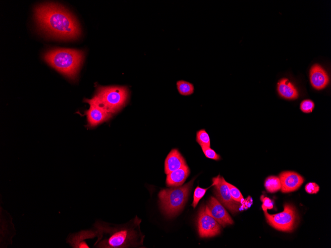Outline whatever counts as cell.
I'll use <instances>...</instances> for the list:
<instances>
[{
    "label": "cell",
    "mask_w": 331,
    "mask_h": 248,
    "mask_svg": "<svg viewBox=\"0 0 331 248\" xmlns=\"http://www.w3.org/2000/svg\"><path fill=\"white\" fill-rule=\"evenodd\" d=\"M34 15L39 27L55 37L74 40L81 34V29L75 17L62 6L45 3L36 6Z\"/></svg>",
    "instance_id": "obj_1"
},
{
    "label": "cell",
    "mask_w": 331,
    "mask_h": 248,
    "mask_svg": "<svg viewBox=\"0 0 331 248\" xmlns=\"http://www.w3.org/2000/svg\"><path fill=\"white\" fill-rule=\"evenodd\" d=\"M141 220L136 216L126 224L108 226L106 224H98L97 227L101 232L106 234V238L99 240V248H119L141 244L138 239H142L141 233H139V224Z\"/></svg>",
    "instance_id": "obj_2"
},
{
    "label": "cell",
    "mask_w": 331,
    "mask_h": 248,
    "mask_svg": "<svg viewBox=\"0 0 331 248\" xmlns=\"http://www.w3.org/2000/svg\"><path fill=\"white\" fill-rule=\"evenodd\" d=\"M84 57L83 50L64 48L50 50L43 55L46 62L72 81L77 77Z\"/></svg>",
    "instance_id": "obj_3"
},
{
    "label": "cell",
    "mask_w": 331,
    "mask_h": 248,
    "mask_svg": "<svg viewBox=\"0 0 331 248\" xmlns=\"http://www.w3.org/2000/svg\"><path fill=\"white\" fill-rule=\"evenodd\" d=\"M194 179L180 187L163 189L159 193L160 207L168 217L177 215L184 207L193 184Z\"/></svg>",
    "instance_id": "obj_4"
},
{
    "label": "cell",
    "mask_w": 331,
    "mask_h": 248,
    "mask_svg": "<svg viewBox=\"0 0 331 248\" xmlns=\"http://www.w3.org/2000/svg\"><path fill=\"white\" fill-rule=\"evenodd\" d=\"M128 96L126 87L98 86L93 97L113 114L126 104Z\"/></svg>",
    "instance_id": "obj_5"
},
{
    "label": "cell",
    "mask_w": 331,
    "mask_h": 248,
    "mask_svg": "<svg viewBox=\"0 0 331 248\" xmlns=\"http://www.w3.org/2000/svg\"><path fill=\"white\" fill-rule=\"evenodd\" d=\"M283 210L278 213L270 214L264 211L267 223L274 228L280 231L291 232L296 228L299 217L295 207L285 203Z\"/></svg>",
    "instance_id": "obj_6"
},
{
    "label": "cell",
    "mask_w": 331,
    "mask_h": 248,
    "mask_svg": "<svg viewBox=\"0 0 331 248\" xmlns=\"http://www.w3.org/2000/svg\"><path fill=\"white\" fill-rule=\"evenodd\" d=\"M215 186L214 193L217 199L232 213L237 212L240 206V202L234 200L232 198L227 182L223 177L219 175L213 178Z\"/></svg>",
    "instance_id": "obj_7"
},
{
    "label": "cell",
    "mask_w": 331,
    "mask_h": 248,
    "mask_svg": "<svg viewBox=\"0 0 331 248\" xmlns=\"http://www.w3.org/2000/svg\"><path fill=\"white\" fill-rule=\"evenodd\" d=\"M84 101L89 104L90 107L85 113L87 116V127H95L101 123L108 120L112 114L108 111L96 99H84Z\"/></svg>",
    "instance_id": "obj_8"
},
{
    "label": "cell",
    "mask_w": 331,
    "mask_h": 248,
    "mask_svg": "<svg viewBox=\"0 0 331 248\" xmlns=\"http://www.w3.org/2000/svg\"><path fill=\"white\" fill-rule=\"evenodd\" d=\"M197 226L200 237H212L221 233V225L212 216L206 213L203 205L199 210Z\"/></svg>",
    "instance_id": "obj_9"
},
{
    "label": "cell",
    "mask_w": 331,
    "mask_h": 248,
    "mask_svg": "<svg viewBox=\"0 0 331 248\" xmlns=\"http://www.w3.org/2000/svg\"><path fill=\"white\" fill-rule=\"evenodd\" d=\"M205 211L223 227L233 224V221L223 205L214 197H211L207 202Z\"/></svg>",
    "instance_id": "obj_10"
},
{
    "label": "cell",
    "mask_w": 331,
    "mask_h": 248,
    "mask_svg": "<svg viewBox=\"0 0 331 248\" xmlns=\"http://www.w3.org/2000/svg\"><path fill=\"white\" fill-rule=\"evenodd\" d=\"M280 184V190L283 193H290L297 190L304 181V178L293 171H283L278 176Z\"/></svg>",
    "instance_id": "obj_11"
},
{
    "label": "cell",
    "mask_w": 331,
    "mask_h": 248,
    "mask_svg": "<svg viewBox=\"0 0 331 248\" xmlns=\"http://www.w3.org/2000/svg\"><path fill=\"white\" fill-rule=\"evenodd\" d=\"M310 79L312 86L317 90L324 89L329 82L327 72L317 64H314L310 69Z\"/></svg>",
    "instance_id": "obj_12"
},
{
    "label": "cell",
    "mask_w": 331,
    "mask_h": 248,
    "mask_svg": "<svg viewBox=\"0 0 331 248\" xmlns=\"http://www.w3.org/2000/svg\"><path fill=\"white\" fill-rule=\"evenodd\" d=\"M186 165V161L179 151L177 149H172L165 159V173L168 174Z\"/></svg>",
    "instance_id": "obj_13"
},
{
    "label": "cell",
    "mask_w": 331,
    "mask_h": 248,
    "mask_svg": "<svg viewBox=\"0 0 331 248\" xmlns=\"http://www.w3.org/2000/svg\"><path fill=\"white\" fill-rule=\"evenodd\" d=\"M190 174L187 165L167 174L166 184L168 187H178L182 185Z\"/></svg>",
    "instance_id": "obj_14"
},
{
    "label": "cell",
    "mask_w": 331,
    "mask_h": 248,
    "mask_svg": "<svg viewBox=\"0 0 331 248\" xmlns=\"http://www.w3.org/2000/svg\"><path fill=\"white\" fill-rule=\"evenodd\" d=\"M277 90L279 95L286 99H294L298 97L295 86L286 78H283L277 83Z\"/></svg>",
    "instance_id": "obj_15"
},
{
    "label": "cell",
    "mask_w": 331,
    "mask_h": 248,
    "mask_svg": "<svg viewBox=\"0 0 331 248\" xmlns=\"http://www.w3.org/2000/svg\"><path fill=\"white\" fill-rule=\"evenodd\" d=\"M266 190L269 193H275L281 188V184L278 177L271 176L267 177L264 183Z\"/></svg>",
    "instance_id": "obj_16"
},
{
    "label": "cell",
    "mask_w": 331,
    "mask_h": 248,
    "mask_svg": "<svg viewBox=\"0 0 331 248\" xmlns=\"http://www.w3.org/2000/svg\"><path fill=\"white\" fill-rule=\"evenodd\" d=\"M176 86L178 93L182 96H190L194 92L193 84L184 80L177 81Z\"/></svg>",
    "instance_id": "obj_17"
},
{
    "label": "cell",
    "mask_w": 331,
    "mask_h": 248,
    "mask_svg": "<svg viewBox=\"0 0 331 248\" xmlns=\"http://www.w3.org/2000/svg\"><path fill=\"white\" fill-rule=\"evenodd\" d=\"M196 140L201 147H210V139L208 134L204 129H201L197 132Z\"/></svg>",
    "instance_id": "obj_18"
},
{
    "label": "cell",
    "mask_w": 331,
    "mask_h": 248,
    "mask_svg": "<svg viewBox=\"0 0 331 248\" xmlns=\"http://www.w3.org/2000/svg\"><path fill=\"white\" fill-rule=\"evenodd\" d=\"M230 193L233 199L240 203L244 201L243 196L240 191L235 186L227 182Z\"/></svg>",
    "instance_id": "obj_19"
},
{
    "label": "cell",
    "mask_w": 331,
    "mask_h": 248,
    "mask_svg": "<svg viewBox=\"0 0 331 248\" xmlns=\"http://www.w3.org/2000/svg\"><path fill=\"white\" fill-rule=\"evenodd\" d=\"M207 189L208 188L203 189L198 186L196 187L194 191L193 201L192 204V206L194 208L196 207L199 200L204 196Z\"/></svg>",
    "instance_id": "obj_20"
},
{
    "label": "cell",
    "mask_w": 331,
    "mask_h": 248,
    "mask_svg": "<svg viewBox=\"0 0 331 248\" xmlns=\"http://www.w3.org/2000/svg\"><path fill=\"white\" fill-rule=\"evenodd\" d=\"M314 103L310 99L303 100L300 103V109L304 113L311 112L314 108Z\"/></svg>",
    "instance_id": "obj_21"
},
{
    "label": "cell",
    "mask_w": 331,
    "mask_h": 248,
    "mask_svg": "<svg viewBox=\"0 0 331 248\" xmlns=\"http://www.w3.org/2000/svg\"><path fill=\"white\" fill-rule=\"evenodd\" d=\"M201 148L206 157L215 160H219L221 159L220 155L210 147H201Z\"/></svg>",
    "instance_id": "obj_22"
},
{
    "label": "cell",
    "mask_w": 331,
    "mask_h": 248,
    "mask_svg": "<svg viewBox=\"0 0 331 248\" xmlns=\"http://www.w3.org/2000/svg\"><path fill=\"white\" fill-rule=\"evenodd\" d=\"M320 189V187L316 183L310 182L307 183L305 187V190L306 192L310 194H317Z\"/></svg>",
    "instance_id": "obj_23"
},
{
    "label": "cell",
    "mask_w": 331,
    "mask_h": 248,
    "mask_svg": "<svg viewBox=\"0 0 331 248\" xmlns=\"http://www.w3.org/2000/svg\"><path fill=\"white\" fill-rule=\"evenodd\" d=\"M261 199L262 201V208L263 211H267V209H270L273 208V203L270 198L262 196Z\"/></svg>",
    "instance_id": "obj_24"
}]
</instances>
